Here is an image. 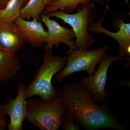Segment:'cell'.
<instances>
[{
    "label": "cell",
    "mask_w": 130,
    "mask_h": 130,
    "mask_svg": "<svg viewBox=\"0 0 130 130\" xmlns=\"http://www.w3.org/2000/svg\"><path fill=\"white\" fill-rule=\"evenodd\" d=\"M58 94L66 107V112L72 115L85 129H124L106 108L93 101L82 82L68 83L58 90Z\"/></svg>",
    "instance_id": "cell-1"
},
{
    "label": "cell",
    "mask_w": 130,
    "mask_h": 130,
    "mask_svg": "<svg viewBox=\"0 0 130 130\" xmlns=\"http://www.w3.org/2000/svg\"><path fill=\"white\" fill-rule=\"evenodd\" d=\"M67 59L68 56L60 57L53 54L51 50H45L42 64L38 69L32 82L26 87V98L38 96L48 102L59 96V90L54 88L51 81L53 77L64 67Z\"/></svg>",
    "instance_id": "cell-2"
},
{
    "label": "cell",
    "mask_w": 130,
    "mask_h": 130,
    "mask_svg": "<svg viewBox=\"0 0 130 130\" xmlns=\"http://www.w3.org/2000/svg\"><path fill=\"white\" fill-rule=\"evenodd\" d=\"M26 119L42 130L61 128L66 109L59 96L50 101L29 98L26 100Z\"/></svg>",
    "instance_id": "cell-3"
},
{
    "label": "cell",
    "mask_w": 130,
    "mask_h": 130,
    "mask_svg": "<svg viewBox=\"0 0 130 130\" xmlns=\"http://www.w3.org/2000/svg\"><path fill=\"white\" fill-rule=\"evenodd\" d=\"M95 7V3L90 2L77 9V12L74 14L59 10L46 14L50 18L54 17L60 19L64 23L71 26L76 38V50H86L95 42L94 36L88 31L90 23L94 21L97 18Z\"/></svg>",
    "instance_id": "cell-4"
},
{
    "label": "cell",
    "mask_w": 130,
    "mask_h": 130,
    "mask_svg": "<svg viewBox=\"0 0 130 130\" xmlns=\"http://www.w3.org/2000/svg\"><path fill=\"white\" fill-rule=\"evenodd\" d=\"M109 48V46L106 45L90 50H70L66 66L56 74L55 80L60 83L71 74L79 72H86L89 75L93 74Z\"/></svg>",
    "instance_id": "cell-5"
},
{
    "label": "cell",
    "mask_w": 130,
    "mask_h": 130,
    "mask_svg": "<svg viewBox=\"0 0 130 130\" xmlns=\"http://www.w3.org/2000/svg\"><path fill=\"white\" fill-rule=\"evenodd\" d=\"M122 60H130V57L124 58L121 55H104L99 64L98 69L93 74L83 79L82 84L88 91L93 101L98 103L102 101L106 103L108 93L105 90L107 79V73L113 62Z\"/></svg>",
    "instance_id": "cell-6"
},
{
    "label": "cell",
    "mask_w": 130,
    "mask_h": 130,
    "mask_svg": "<svg viewBox=\"0 0 130 130\" xmlns=\"http://www.w3.org/2000/svg\"><path fill=\"white\" fill-rule=\"evenodd\" d=\"M26 87L25 84L20 83L15 98H10L7 102L0 106V107L10 118L7 126L9 130L23 129V123L26 116Z\"/></svg>",
    "instance_id": "cell-7"
},
{
    "label": "cell",
    "mask_w": 130,
    "mask_h": 130,
    "mask_svg": "<svg viewBox=\"0 0 130 130\" xmlns=\"http://www.w3.org/2000/svg\"><path fill=\"white\" fill-rule=\"evenodd\" d=\"M40 19L48 30L45 50H52L53 46L60 43L66 44L70 47V50H76L75 41H73L75 35L72 29L63 27L44 13L41 14Z\"/></svg>",
    "instance_id": "cell-8"
},
{
    "label": "cell",
    "mask_w": 130,
    "mask_h": 130,
    "mask_svg": "<svg viewBox=\"0 0 130 130\" xmlns=\"http://www.w3.org/2000/svg\"><path fill=\"white\" fill-rule=\"evenodd\" d=\"M105 12L98 22L95 23L94 21L90 23L89 31L94 33H103L113 38L119 44V54L123 56L130 57V23H125L121 21L119 23V30L117 32H113L107 30L101 25L105 19Z\"/></svg>",
    "instance_id": "cell-9"
},
{
    "label": "cell",
    "mask_w": 130,
    "mask_h": 130,
    "mask_svg": "<svg viewBox=\"0 0 130 130\" xmlns=\"http://www.w3.org/2000/svg\"><path fill=\"white\" fill-rule=\"evenodd\" d=\"M25 42L24 35L14 22L0 21V50L15 54Z\"/></svg>",
    "instance_id": "cell-10"
},
{
    "label": "cell",
    "mask_w": 130,
    "mask_h": 130,
    "mask_svg": "<svg viewBox=\"0 0 130 130\" xmlns=\"http://www.w3.org/2000/svg\"><path fill=\"white\" fill-rule=\"evenodd\" d=\"M14 22L23 33L26 42L31 46L40 47L46 44L47 31L39 20L33 19L30 21L19 17Z\"/></svg>",
    "instance_id": "cell-11"
},
{
    "label": "cell",
    "mask_w": 130,
    "mask_h": 130,
    "mask_svg": "<svg viewBox=\"0 0 130 130\" xmlns=\"http://www.w3.org/2000/svg\"><path fill=\"white\" fill-rule=\"evenodd\" d=\"M21 69L18 56L0 50V81L6 82L14 78Z\"/></svg>",
    "instance_id": "cell-12"
},
{
    "label": "cell",
    "mask_w": 130,
    "mask_h": 130,
    "mask_svg": "<svg viewBox=\"0 0 130 130\" xmlns=\"http://www.w3.org/2000/svg\"><path fill=\"white\" fill-rule=\"evenodd\" d=\"M92 0H59L50 3L44 8L43 13L63 10L66 12L72 13L75 9H78ZM101 5L105 4L103 0H93Z\"/></svg>",
    "instance_id": "cell-13"
},
{
    "label": "cell",
    "mask_w": 130,
    "mask_h": 130,
    "mask_svg": "<svg viewBox=\"0 0 130 130\" xmlns=\"http://www.w3.org/2000/svg\"><path fill=\"white\" fill-rule=\"evenodd\" d=\"M25 0H9L0 10V21L14 22L20 17V10Z\"/></svg>",
    "instance_id": "cell-14"
},
{
    "label": "cell",
    "mask_w": 130,
    "mask_h": 130,
    "mask_svg": "<svg viewBox=\"0 0 130 130\" xmlns=\"http://www.w3.org/2000/svg\"><path fill=\"white\" fill-rule=\"evenodd\" d=\"M44 0H29L25 6L20 10V18L26 20L36 19L39 20L40 16L45 7Z\"/></svg>",
    "instance_id": "cell-15"
},
{
    "label": "cell",
    "mask_w": 130,
    "mask_h": 130,
    "mask_svg": "<svg viewBox=\"0 0 130 130\" xmlns=\"http://www.w3.org/2000/svg\"><path fill=\"white\" fill-rule=\"evenodd\" d=\"M72 115L66 112L61 128L63 130H78L79 128L74 124Z\"/></svg>",
    "instance_id": "cell-16"
},
{
    "label": "cell",
    "mask_w": 130,
    "mask_h": 130,
    "mask_svg": "<svg viewBox=\"0 0 130 130\" xmlns=\"http://www.w3.org/2000/svg\"><path fill=\"white\" fill-rule=\"evenodd\" d=\"M6 115L4 111L0 107V130H5L7 127L8 124L6 120Z\"/></svg>",
    "instance_id": "cell-17"
},
{
    "label": "cell",
    "mask_w": 130,
    "mask_h": 130,
    "mask_svg": "<svg viewBox=\"0 0 130 130\" xmlns=\"http://www.w3.org/2000/svg\"><path fill=\"white\" fill-rule=\"evenodd\" d=\"M9 0H0V10L3 9L6 6Z\"/></svg>",
    "instance_id": "cell-18"
},
{
    "label": "cell",
    "mask_w": 130,
    "mask_h": 130,
    "mask_svg": "<svg viewBox=\"0 0 130 130\" xmlns=\"http://www.w3.org/2000/svg\"><path fill=\"white\" fill-rule=\"evenodd\" d=\"M59 1V0H44L43 1V4H44V7L45 8L47 5H48L50 3L54 2L57 1Z\"/></svg>",
    "instance_id": "cell-19"
}]
</instances>
